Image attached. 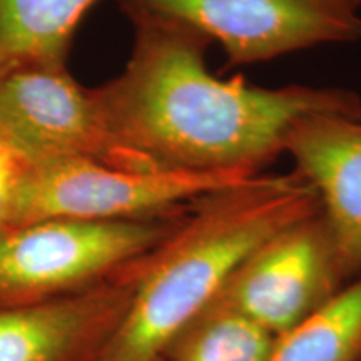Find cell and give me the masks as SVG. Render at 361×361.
Instances as JSON below:
<instances>
[{"label":"cell","mask_w":361,"mask_h":361,"mask_svg":"<svg viewBox=\"0 0 361 361\" xmlns=\"http://www.w3.org/2000/svg\"><path fill=\"white\" fill-rule=\"evenodd\" d=\"M191 202L146 218H52L0 229V310L49 303L117 278L174 233Z\"/></svg>","instance_id":"3"},{"label":"cell","mask_w":361,"mask_h":361,"mask_svg":"<svg viewBox=\"0 0 361 361\" xmlns=\"http://www.w3.org/2000/svg\"><path fill=\"white\" fill-rule=\"evenodd\" d=\"M30 161L0 133V229L7 228L11 211Z\"/></svg>","instance_id":"13"},{"label":"cell","mask_w":361,"mask_h":361,"mask_svg":"<svg viewBox=\"0 0 361 361\" xmlns=\"http://www.w3.org/2000/svg\"><path fill=\"white\" fill-rule=\"evenodd\" d=\"M361 341V274L284 331L268 361H348Z\"/></svg>","instance_id":"11"},{"label":"cell","mask_w":361,"mask_h":361,"mask_svg":"<svg viewBox=\"0 0 361 361\" xmlns=\"http://www.w3.org/2000/svg\"><path fill=\"white\" fill-rule=\"evenodd\" d=\"M319 211L318 192L295 169L194 200L174 233L137 261L129 308L89 361H159L252 251Z\"/></svg>","instance_id":"2"},{"label":"cell","mask_w":361,"mask_h":361,"mask_svg":"<svg viewBox=\"0 0 361 361\" xmlns=\"http://www.w3.org/2000/svg\"><path fill=\"white\" fill-rule=\"evenodd\" d=\"M180 20L218 42L226 66L361 39V0H117Z\"/></svg>","instance_id":"5"},{"label":"cell","mask_w":361,"mask_h":361,"mask_svg":"<svg viewBox=\"0 0 361 361\" xmlns=\"http://www.w3.org/2000/svg\"><path fill=\"white\" fill-rule=\"evenodd\" d=\"M245 180L218 174L134 173L85 159L30 162L7 228L52 218H146Z\"/></svg>","instance_id":"4"},{"label":"cell","mask_w":361,"mask_h":361,"mask_svg":"<svg viewBox=\"0 0 361 361\" xmlns=\"http://www.w3.org/2000/svg\"><path fill=\"white\" fill-rule=\"evenodd\" d=\"M295 171L316 189L345 273L361 268V116L298 117L283 141Z\"/></svg>","instance_id":"9"},{"label":"cell","mask_w":361,"mask_h":361,"mask_svg":"<svg viewBox=\"0 0 361 361\" xmlns=\"http://www.w3.org/2000/svg\"><path fill=\"white\" fill-rule=\"evenodd\" d=\"M134 40L124 71L90 89L109 134L142 173L218 174L250 179L283 154L298 117L314 112L361 116L350 89L259 87L207 71L213 40L184 22L121 7Z\"/></svg>","instance_id":"1"},{"label":"cell","mask_w":361,"mask_h":361,"mask_svg":"<svg viewBox=\"0 0 361 361\" xmlns=\"http://www.w3.org/2000/svg\"><path fill=\"white\" fill-rule=\"evenodd\" d=\"M96 0H0V78L34 64H67L71 40Z\"/></svg>","instance_id":"10"},{"label":"cell","mask_w":361,"mask_h":361,"mask_svg":"<svg viewBox=\"0 0 361 361\" xmlns=\"http://www.w3.org/2000/svg\"><path fill=\"white\" fill-rule=\"evenodd\" d=\"M174 345L176 361H268L274 340L246 316L211 303Z\"/></svg>","instance_id":"12"},{"label":"cell","mask_w":361,"mask_h":361,"mask_svg":"<svg viewBox=\"0 0 361 361\" xmlns=\"http://www.w3.org/2000/svg\"><path fill=\"white\" fill-rule=\"evenodd\" d=\"M345 273L322 211L288 226L252 251L213 303L241 313L271 335L291 329L326 301Z\"/></svg>","instance_id":"7"},{"label":"cell","mask_w":361,"mask_h":361,"mask_svg":"<svg viewBox=\"0 0 361 361\" xmlns=\"http://www.w3.org/2000/svg\"><path fill=\"white\" fill-rule=\"evenodd\" d=\"M137 261L92 290L0 310V361H89L129 308Z\"/></svg>","instance_id":"8"},{"label":"cell","mask_w":361,"mask_h":361,"mask_svg":"<svg viewBox=\"0 0 361 361\" xmlns=\"http://www.w3.org/2000/svg\"><path fill=\"white\" fill-rule=\"evenodd\" d=\"M0 133L30 162L85 159L142 173L67 64H34L0 78Z\"/></svg>","instance_id":"6"}]
</instances>
